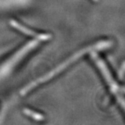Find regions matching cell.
<instances>
[{"label":"cell","mask_w":125,"mask_h":125,"mask_svg":"<svg viewBox=\"0 0 125 125\" xmlns=\"http://www.w3.org/2000/svg\"><path fill=\"white\" fill-rule=\"evenodd\" d=\"M10 25L17 30L20 31L21 32L28 35L30 37L33 38L34 39L37 40L39 42H47L49 41L51 39V34H47V33H39L35 31L32 30L31 29L26 27L24 25L21 24L18 21L11 20L10 21Z\"/></svg>","instance_id":"277c9868"},{"label":"cell","mask_w":125,"mask_h":125,"mask_svg":"<svg viewBox=\"0 0 125 125\" xmlns=\"http://www.w3.org/2000/svg\"><path fill=\"white\" fill-rule=\"evenodd\" d=\"M112 45H113V42L112 41H111V40H103V41L98 42L97 43L94 44H92V45L88 46V47H87V48H85L84 49L80 50L79 51L76 52L74 55H73L72 57H70L68 60H65L64 62H62V63L60 64L57 67H56L55 69H53L51 72L48 73L46 75H43L40 78L35 80V81H33L32 82H31L29 84L25 86L21 90V94L22 96H24L26 94H28L29 92H30L32 90H33L35 87H36L39 85H40L42 84H44V82L49 81V80L53 78L57 75L62 73L64 69L68 68L71 64L74 63L75 62L78 60L79 58H81L82 57L85 55L86 53H87L89 52H91V51H97L105 50V49L111 48Z\"/></svg>","instance_id":"6da1fadb"},{"label":"cell","mask_w":125,"mask_h":125,"mask_svg":"<svg viewBox=\"0 0 125 125\" xmlns=\"http://www.w3.org/2000/svg\"><path fill=\"white\" fill-rule=\"evenodd\" d=\"M92 1H94L95 2H99V0H92Z\"/></svg>","instance_id":"ba28073f"},{"label":"cell","mask_w":125,"mask_h":125,"mask_svg":"<svg viewBox=\"0 0 125 125\" xmlns=\"http://www.w3.org/2000/svg\"><path fill=\"white\" fill-rule=\"evenodd\" d=\"M26 3V0H0V9L16 8Z\"/></svg>","instance_id":"5b68a950"},{"label":"cell","mask_w":125,"mask_h":125,"mask_svg":"<svg viewBox=\"0 0 125 125\" xmlns=\"http://www.w3.org/2000/svg\"><path fill=\"white\" fill-rule=\"evenodd\" d=\"M91 57L94 62L96 64L97 68L99 69L100 72L103 75L105 81L106 82L107 84L109 85V89L112 94H115L117 98L118 102L121 104V108L124 109V97L120 94V86L116 82V81L112 77L109 69L105 64L104 60L100 57V56L96 53V51H91Z\"/></svg>","instance_id":"3957f363"},{"label":"cell","mask_w":125,"mask_h":125,"mask_svg":"<svg viewBox=\"0 0 125 125\" xmlns=\"http://www.w3.org/2000/svg\"><path fill=\"white\" fill-rule=\"evenodd\" d=\"M124 76V62H123L120 69H119V73H118V78L122 80Z\"/></svg>","instance_id":"52a82bcc"},{"label":"cell","mask_w":125,"mask_h":125,"mask_svg":"<svg viewBox=\"0 0 125 125\" xmlns=\"http://www.w3.org/2000/svg\"><path fill=\"white\" fill-rule=\"evenodd\" d=\"M39 41L33 40L30 42H27L25 45L20 48L15 53L5 61L2 66L0 67V80L4 78L6 75L10 74L11 71L18 65L20 62L27 56L29 53L33 51L38 46Z\"/></svg>","instance_id":"7a4b0ae2"},{"label":"cell","mask_w":125,"mask_h":125,"mask_svg":"<svg viewBox=\"0 0 125 125\" xmlns=\"http://www.w3.org/2000/svg\"><path fill=\"white\" fill-rule=\"evenodd\" d=\"M23 113L26 115H27L28 117L32 118L35 121H43L44 119V117L43 115H42L39 112H34V111L29 109H24Z\"/></svg>","instance_id":"8992f818"}]
</instances>
